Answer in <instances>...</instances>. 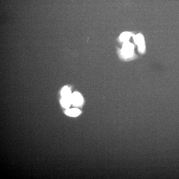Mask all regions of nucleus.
I'll list each match as a JSON object with an SVG mask.
<instances>
[{"label":"nucleus","instance_id":"nucleus-1","mask_svg":"<svg viewBox=\"0 0 179 179\" xmlns=\"http://www.w3.org/2000/svg\"><path fill=\"white\" fill-rule=\"evenodd\" d=\"M134 49L133 44L128 42H125L123 45L122 53L126 57H129L133 54Z\"/></svg>","mask_w":179,"mask_h":179},{"label":"nucleus","instance_id":"nucleus-2","mask_svg":"<svg viewBox=\"0 0 179 179\" xmlns=\"http://www.w3.org/2000/svg\"><path fill=\"white\" fill-rule=\"evenodd\" d=\"M71 101L73 105L75 106L78 107L82 105L83 103V97L80 93L74 92L72 94Z\"/></svg>","mask_w":179,"mask_h":179},{"label":"nucleus","instance_id":"nucleus-3","mask_svg":"<svg viewBox=\"0 0 179 179\" xmlns=\"http://www.w3.org/2000/svg\"><path fill=\"white\" fill-rule=\"evenodd\" d=\"M134 38L136 43L138 45L140 51L143 52L145 47L143 36L141 34H138L134 36Z\"/></svg>","mask_w":179,"mask_h":179},{"label":"nucleus","instance_id":"nucleus-4","mask_svg":"<svg viewBox=\"0 0 179 179\" xmlns=\"http://www.w3.org/2000/svg\"><path fill=\"white\" fill-rule=\"evenodd\" d=\"M81 112L79 109L76 108L67 110L65 111L66 114L70 117H76L80 114Z\"/></svg>","mask_w":179,"mask_h":179},{"label":"nucleus","instance_id":"nucleus-5","mask_svg":"<svg viewBox=\"0 0 179 179\" xmlns=\"http://www.w3.org/2000/svg\"><path fill=\"white\" fill-rule=\"evenodd\" d=\"M62 98H71L72 94L70 88L68 87H65L61 91Z\"/></svg>","mask_w":179,"mask_h":179},{"label":"nucleus","instance_id":"nucleus-6","mask_svg":"<svg viewBox=\"0 0 179 179\" xmlns=\"http://www.w3.org/2000/svg\"><path fill=\"white\" fill-rule=\"evenodd\" d=\"M61 103L63 107L68 108L72 103L71 98H62L61 100Z\"/></svg>","mask_w":179,"mask_h":179},{"label":"nucleus","instance_id":"nucleus-7","mask_svg":"<svg viewBox=\"0 0 179 179\" xmlns=\"http://www.w3.org/2000/svg\"><path fill=\"white\" fill-rule=\"evenodd\" d=\"M131 35L132 34L129 32H123L120 36V39L122 41L127 42L129 40Z\"/></svg>","mask_w":179,"mask_h":179}]
</instances>
